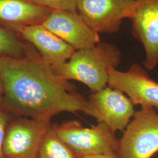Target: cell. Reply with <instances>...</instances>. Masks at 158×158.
I'll use <instances>...</instances> for the list:
<instances>
[{"instance_id": "obj_1", "label": "cell", "mask_w": 158, "mask_h": 158, "mask_svg": "<svg viewBox=\"0 0 158 158\" xmlns=\"http://www.w3.org/2000/svg\"><path fill=\"white\" fill-rule=\"evenodd\" d=\"M0 105L18 115L51 122L63 112L85 113L87 99L40 55L0 57Z\"/></svg>"}, {"instance_id": "obj_2", "label": "cell", "mask_w": 158, "mask_h": 158, "mask_svg": "<svg viewBox=\"0 0 158 158\" xmlns=\"http://www.w3.org/2000/svg\"><path fill=\"white\" fill-rule=\"evenodd\" d=\"M121 59V53L116 46L100 42L91 48L75 51L66 62L53 68L63 78L81 82L96 92L107 87L110 70L117 69Z\"/></svg>"}, {"instance_id": "obj_3", "label": "cell", "mask_w": 158, "mask_h": 158, "mask_svg": "<svg viewBox=\"0 0 158 158\" xmlns=\"http://www.w3.org/2000/svg\"><path fill=\"white\" fill-rule=\"evenodd\" d=\"M54 130L77 158L116 153L118 149L115 132L105 123L86 128L78 121H69L54 125Z\"/></svg>"}, {"instance_id": "obj_4", "label": "cell", "mask_w": 158, "mask_h": 158, "mask_svg": "<svg viewBox=\"0 0 158 158\" xmlns=\"http://www.w3.org/2000/svg\"><path fill=\"white\" fill-rule=\"evenodd\" d=\"M158 152V113L154 108L141 107L119 139L118 158H151Z\"/></svg>"}, {"instance_id": "obj_5", "label": "cell", "mask_w": 158, "mask_h": 158, "mask_svg": "<svg viewBox=\"0 0 158 158\" xmlns=\"http://www.w3.org/2000/svg\"><path fill=\"white\" fill-rule=\"evenodd\" d=\"M124 93L110 86L93 92L87 99L85 114L105 123L112 130L124 131L135 111L134 105Z\"/></svg>"}, {"instance_id": "obj_6", "label": "cell", "mask_w": 158, "mask_h": 158, "mask_svg": "<svg viewBox=\"0 0 158 158\" xmlns=\"http://www.w3.org/2000/svg\"><path fill=\"white\" fill-rule=\"evenodd\" d=\"M51 122L23 117L8 124L3 158H36Z\"/></svg>"}, {"instance_id": "obj_7", "label": "cell", "mask_w": 158, "mask_h": 158, "mask_svg": "<svg viewBox=\"0 0 158 158\" xmlns=\"http://www.w3.org/2000/svg\"><path fill=\"white\" fill-rule=\"evenodd\" d=\"M135 0H77V12L98 34L118 32L122 21L131 17Z\"/></svg>"}, {"instance_id": "obj_8", "label": "cell", "mask_w": 158, "mask_h": 158, "mask_svg": "<svg viewBox=\"0 0 158 158\" xmlns=\"http://www.w3.org/2000/svg\"><path fill=\"white\" fill-rule=\"evenodd\" d=\"M108 85L124 93L134 106L158 110V83L139 64L134 63L126 72L111 69Z\"/></svg>"}, {"instance_id": "obj_9", "label": "cell", "mask_w": 158, "mask_h": 158, "mask_svg": "<svg viewBox=\"0 0 158 158\" xmlns=\"http://www.w3.org/2000/svg\"><path fill=\"white\" fill-rule=\"evenodd\" d=\"M132 34L143 46V65L152 70L158 63V0H135L132 15Z\"/></svg>"}, {"instance_id": "obj_10", "label": "cell", "mask_w": 158, "mask_h": 158, "mask_svg": "<svg viewBox=\"0 0 158 158\" xmlns=\"http://www.w3.org/2000/svg\"><path fill=\"white\" fill-rule=\"evenodd\" d=\"M41 25L76 51L101 42L99 34L85 23L77 12L52 10Z\"/></svg>"}, {"instance_id": "obj_11", "label": "cell", "mask_w": 158, "mask_h": 158, "mask_svg": "<svg viewBox=\"0 0 158 158\" xmlns=\"http://www.w3.org/2000/svg\"><path fill=\"white\" fill-rule=\"evenodd\" d=\"M18 28L23 38L33 44L40 55L53 68L66 62L76 51L41 24L22 25Z\"/></svg>"}, {"instance_id": "obj_12", "label": "cell", "mask_w": 158, "mask_h": 158, "mask_svg": "<svg viewBox=\"0 0 158 158\" xmlns=\"http://www.w3.org/2000/svg\"><path fill=\"white\" fill-rule=\"evenodd\" d=\"M52 11L28 0H0V20L6 23L41 24Z\"/></svg>"}, {"instance_id": "obj_13", "label": "cell", "mask_w": 158, "mask_h": 158, "mask_svg": "<svg viewBox=\"0 0 158 158\" xmlns=\"http://www.w3.org/2000/svg\"><path fill=\"white\" fill-rule=\"evenodd\" d=\"M36 158H77L69 147L57 136L54 125L46 134Z\"/></svg>"}, {"instance_id": "obj_14", "label": "cell", "mask_w": 158, "mask_h": 158, "mask_svg": "<svg viewBox=\"0 0 158 158\" xmlns=\"http://www.w3.org/2000/svg\"><path fill=\"white\" fill-rule=\"evenodd\" d=\"M23 45L17 37L6 29L0 27V57H21Z\"/></svg>"}, {"instance_id": "obj_15", "label": "cell", "mask_w": 158, "mask_h": 158, "mask_svg": "<svg viewBox=\"0 0 158 158\" xmlns=\"http://www.w3.org/2000/svg\"><path fill=\"white\" fill-rule=\"evenodd\" d=\"M38 6H45L52 10H64L77 12V0H28Z\"/></svg>"}, {"instance_id": "obj_16", "label": "cell", "mask_w": 158, "mask_h": 158, "mask_svg": "<svg viewBox=\"0 0 158 158\" xmlns=\"http://www.w3.org/2000/svg\"><path fill=\"white\" fill-rule=\"evenodd\" d=\"M8 118L4 109L0 107V158H3L2 146L6 135V130L8 125Z\"/></svg>"}, {"instance_id": "obj_17", "label": "cell", "mask_w": 158, "mask_h": 158, "mask_svg": "<svg viewBox=\"0 0 158 158\" xmlns=\"http://www.w3.org/2000/svg\"><path fill=\"white\" fill-rule=\"evenodd\" d=\"M80 158H118L116 153H110V154H105V155H99L95 156H85Z\"/></svg>"}, {"instance_id": "obj_18", "label": "cell", "mask_w": 158, "mask_h": 158, "mask_svg": "<svg viewBox=\"0 0 158 158\" xmlns=\"http://www.w3.org/2000/svg\"><path fill=\"white\" fill-rule=\"evenodd\" d=\"M2 95H3V86H2V81L1 80V78H0V104L1 102Z\"/></svg>"}]
</instances>
